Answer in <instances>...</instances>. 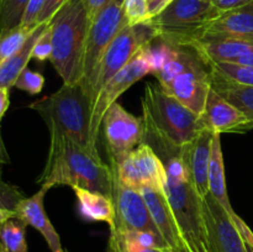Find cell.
Instances as JSON below:
<instances>
[{
  "instance_id": "cell-23",
  "label": "cell",
  "mask_w": 253,
  "mask_h": 252,
  "mask_svg": "<svg viewBox=\"0 0 253 252\" xmlns=\"http://www.w3.org/2000/svg\"><path fill=\"white\" fill-rule=\"evenodd\" d=\"M212 74V73H211ZM211 86L227 101L253 120V86L240 85L212 74Z\"/></svg>"
},
{
  "instance_id": "cell-19",
  "label": "cell",
  "mask_w": 253,
  "mask_h": 252,
  "mask_svg": "<svg viewBox=\"0 0 253 252\" xmlns=\"http://www.w3.org/2000/svg\"><path fill=\"white\" fill-rule=\"evenodd\" d=\"M197 35L253 37V0L239 7L221 12Z\"/></svg>"
},
{
  "instance_id": "cell-32",
  "label": "cell",
  "mask_w": 253,
  "mask_h": 252,
  "mask_svg": "<svg viewBox=\"0 0 253 252\" xmlns=\"http://www.w3.org/2000/svg\"><path fill=\"white\" fill-rule=\"evenodd\" d=\"M22 198L24 197L16 188L2 182L0 177V209H10L15 211V207Z\"/></svg>"
},
{
  "instance_id": "cell-4",
  "label": "cell",
  "mask_w": 253,
  "mask_h": 252,
  "mask_svg": "<svg viewBox=\"0 0 253 252\" xmlns=\"http://www.w3.org/2000/svg\"><path fill=\"white\" fill-rule=\"evenodd\" d=\"M52 35V66L63 83H81L89 31L88 12L82 0H69L48 22Z\"/></svg>"
},
{
  "instance_id": "cell-1",
  "label": "cell",
  "mask_w": 253,
  "mask_h": 252,
  "mask_svg": "<svg viewBox=\"0 0 253 252\" xmlns=\"http://www.w3.org/2000/svg\"><path fill=\"white\" fill-rule=\"evenodd\" d=\"M39 182L51 189L57 185L113 194L114 174L99 151L89 150L68 137L51 140L47 162Z\"/></svg>"
},
{
  "instance_id": "cell-6",
  "label": "cell",
  "mask_w": 253,
  "mask_h": 252,
  "mask_svg": "<svg viewBox=\"0 0 253 252\" xmlns=\"http://www.w3.org/2000/svg\"><path fill=\"white\" fill-rule=\"evenodd\" d=\"M125 26L127 21L124 14V0H110L89 25L81 84L93 104L99 64L109 44Z\"/></svg>"
},
{
  "instance_id": "cell-7",
  "label": "cell",
  "mask_w": 253,
  "mask_h": 252,
  "mask_svg": "<svg viewBox=\"0 0 253 252\" xmlns=\"http://www.w3.org/2000/svg\"><path fill=\"white\" fill-rule=\"evenodd\" d=\"M220 14L210 0H173L147 22L160 35L184 37L199 34Z\"/></svg>"
},
{
  "instance_id": "cell-16",
  "label": "cell",
  "mask_w": 253,
  "mask_h": 252,
  "mask_svg": "<svg viewBox=\"0 0 253 252\" xmlns=\"http://www.w3.org/2000/svg\"><path fill=\"white\" fill-rule=\"evenodd\" d=\"M199 120L202 128L220 135L224 132H246L253 128V120L222 98L212 86Z\"/></svg>"
},
{
  "instance_id": "cell-33",
  "label": "cell",
  "mask_w": 253,
  "mask_h": 252,
  "mask_svg": "<svg viewBox=\"0 0 253 252\" xmlns=\"http://www.w3.org/2000/svg\"><path fill=\"white\" fill-rule=\"evenodd\" d=\"M44 4H46V0H30L29 5L26 7V11H25L24 19H22V24L24 26L32 27L36 26L37 20H39L40 14L43 10Z\"/></svg>"
},
{
  "instance_id": "cell-34",
  "label": "cell",
  "mask_w": 253,
  "mask_h": 252,
  "mask_svg": "<svg viewBox=\"0 0 253 252\" xmlns=\"http://www.w3.org/2000/svg\"><path fill=\"white\" fill-rule=\"evenodd\" d=\"M67 1H69V0H46V4H44L42 12L40 14L37 24H47V22L51 21V19L54 16V14H56Z\"/></svg>"
},
{
  "instance_id": "cell-17",
  "label": "cell",
  "mask_w": 253,
  "mask_h": 252,
  "mask_svg": "<svg viewBox=\"0 0 253 252\" xmlns=\"http://www.w3.org/2000/svg\"><path fill=\"white\" fill-rule=\"evenodd\" d=\"M153 220L167 244L169 252H190L177 219L163 190L145 188L141 190Z\"/></svg>"
},
{
  "instance_id": "cell-11",
  "label": "cell",
  "mask_w": 253,
  "mask_h": 252,
  "mask_svg": "<svg viewBox=\"0 0 253 252\" xmlns=\"http://www.w3.org/2000/svg\"><path fill=\"white\" fill-rule=\"evenodd\" d=\"M111 199L115 207V220L110 231H146L162 236L141 190L126 187L114 177Z\"/></svg>"
},
{
  "instance_id": "cell-15",
  "label": "cell",
  "mask_w": 253,
  "mask_h": 252,
  "mask_svg": "<svg viewBox=\"0 0 253 252\" xmlns=\"http://www.w3.org/2000/svg\"><path fill=\"white\" fill-rule=\"evenodd\" d=\"M214 132L202 128L190 142L179 150L185 175L202 199L209 193V165Z\"/></svg>"
},
{
  "instance_id": "cell-2",
  "label": "cell",
  "mask_w": 253,
  "mask_h": 252,
  "mask_svg": "<svg viewBox=\"0 0 253 252\" xmlns=\"http://www.w3.org/2000/svg\"><path fill=\"white\" fill-rule=\"evenodd\" d=\"M145 141L152 148H180L202 130L199 115L168 94L160 84L148 83L142 96Z\"/></svg>"
},
{
  "instance_id": "cell-41",
  "label": "cell",
  "mask_w": 253,
  "mask_h": 252,
  "mask_svg": "<svg viewBox=\"0 0 253 252\" xmlns=\"http://www.w3.org/2000/svg\"><path fill=\"white\" fill-rule=\"evenodd\" d=\"M11 217H16V214H15L14 210L0 209V226H1L6 220L11 219Z\"/></svg>"
},
{
  "instance_id": "cell-24",
  "label": "cell",
  "mask_w": 253,
  "mask_h": 252,
  "mask_svg": "<svg viewBox=\"0 0 253 252\" xmlns=\"http://www.w3.org/2000/svg\"><path fill=\"white\" fill-rule=\"evenodd\" d=\"M26 226L27 225L19 217H11L0 226V244L7 252H29Z\"/></svg>"
},
{
  "instance_id": "cell-13",
  "label": "cell",
  "mask_w": 253,
  "mask_h": 252,
  "mask_svg": "<svg viewBox=\"0 0 253 252\" xmlns=\"http://www.w3.org/2000/svg\"><path fill=\"white\" fill-rule=\"evenodd\" d=\"M202 204L210 252H247L241 231L222 205L210 193Z\"/></svg>"
},
{
  "instance_id": "cell-14",
  "label": "cell",
  "mask_w": 253,
  "mask_h": 252,
  "mask_svg": "<svg viewBox=\"0 0 253 252\" xmlns=\"http://www.w3.org/2000/svg\"><path fill=\"white\" fill-rule=\"evenodd\" d=\"M211 79L212 74L209 62L203 59L178 74L162 88L197 115H200L211 89Z\"/></svg>"
},
{
  "instance_id": "cell-40",
  "label": "cell",
  "mask_w": 253,
  "mask_h": 252,
  "mask_svg": "<svg viewBox=\"0 0 253 252\" xmlns=\"http://www.w3.org/2000/svg\"><path fill=\"white\" fill-rule=\"evenodd\" d=\"M7 163H10V157L9 153H7L6 147H5L4 140H2L1 136V127H0V177H1V172L4 166H6Z\"/></svg>"
},
{
  "instance_id": "cell-8",
  "label": "cell",
  "mask_w": 253,
  "mask_h": 252,
  "mask_svg": "<svg viewBox=\"0 0 253 252\" xmlns=\"http://www.w3.org/2000/svg\"><path fill=\"white\" fill-rule=\"evenodd\" d=\"M113 174L121 184L136 190L145 188L165 192L167 170L165 163L147 143H141L119 163H111Z\"/></svg>"
},
{
  "instance_id": "cell-38",
  "label": "cell",
  "mask_w": 253,
  "mask_h": 252,
  "mask_svg": "<svg viewBox=\"0 0 253 252\" xmlns=\"http://www.w3.org/2000/svg\"><path fill=\"white\" fill-rule=\"evenodd\" d=\"M173 0H147L148 7H150V14L151 16H156V15L160 14L165 7H167L168 5L172 2ZM151 17V19H152Z\"/></svg>"
},
{
  "instance_id": "cell-28",
  "label": "cell",
  "mask_w": 253,
  "mask_h": 252,
  "mask_svg": "<svg viewBox=\"0 0 253 252\" xmlns=\"http://www.w3.org/2000/svg\"><path fill=\"white\" fill-rule=\"evenodd\" d=\"M108 252H168L158 247L143 246L123 232L110 231Z\"/></svg>"
},
{
  "instance_id": "cell-10",
  "label": "cell",
  "mask_w": 253,
  "mask_h": 252,
  "mask_svg": "<svg viewBox=\"0 0 253 252\" xmlns=\"http://www.w3.org/2000/svg\"><path fill=\"white\" fill-rule=\"evenodd\" d=\"M101 127L111 163L123 161L145 141L142 119L133 116L118 101L106 110Z\"/></svg>"
},
{
  "instance_id": "cell-35",
  "label": "cell",
  "mask_w": 253,
  "mask_h": 252,
  "mask_svg": "<svg viewBox=\"0 0 253 252\" xmlns=\"http://www.w3.org/2000/svg\"><path fill=\"white\" fill-rule=\"evenodd\" d=\"M82 1H83L86 12H88L89 21L91 22V20L98 15V12L100 11L110 0H82Z\"/></svg>"
},
{
  "instance_id": "cell-20",
  "label": "cell",
  "mask_w": 253,
  "mask_h": 252,
  "mask_svg": "<svg viewBox=\"0 0 253 252\" xmlns=\"http://www.w3.org/2000/svg\"><path fill=\"white\" fill-rule=\"evenodd\" d=\"M209 193L222 205L230 216L236 221L240 219L239 215L232 208L230 202L229 193L226 187V175H225L224 156L221 148V136L220 133H214L211 143V157L209 165Z\"/></svg>"
},
{
  "instance_id": "cell-9",
  "label": "cell",
  "mask_w": 253,
  "mask_h": 252,
  "mask_svg": "<svg viewBox=\"0 0 253 252\" xmlns=\"http://www.w3.org/2000/svg\"><path fill=\"white\" fill-rule=\"evenodd\" d=\"M157 35L158 32L148 22L135 26L127 25L116 35L115 39L106 48L99 64L95 83V98L101 88Z\"/></svg>"
},
{
  "instance_id": "cell-27",
  "label": "cell",
  "mask_w": 253,
  "mask_h": 252,
  "mask_svg": "<svg viewBox=\"0 0 253 252\" xmlns=\"http://www.w3.org/2000/svg\"><path fill=\"white\" fill-rule=\"evenodd\" d=\"M30 0H0V34L22 24Z\"/></svg>"
},
{
  "instance_id": "cell-25",
  "label": "cell",
  "mask_w": 253,
  "mask_h": 252,
  "mask_svg": "<svg viewBox=\"0 0 253 252\" xmlns=\"http://www.w3.org/2000/svg\"><path fill=\"white\" fill-rule=\"evenodd\" d=\"M209 64L214 76L240 85L253 86V67L229 62H209Z\"/></svg>"
},
{
  "instance_id": "cell-5",
  "label": "cell",
  "mask_w": 253,
  "mask_h": 252,
  "mask_svg": "<svg viewBox=\"0 0 253 252\" xmlns=\"http://www.w3.org/2000/svg\"><path fill=\"white\" fill-rule=\"evenodd\" d=\"M179 150L161 158L167 170L166 197L190 252H210L203 215V199L187 179Z\"/></svg>"
},
{
  "instance_id": "cell-36",
  "label": "cell",
  "mask_w": 253,
  "mask_h": 252,
  "mask_svg": "<svg viewBox=\"0 0 253 252\" xmlns=\"http://www.w3.org/2000/svg\"><path fill=\"white\" fill-rule=\"evenodd\" d=\"M236 225L240 229V231H241L242 237H244L245 244H246L247 252H253V231L250 229L249 225H247L242 219L237 220Z\"/></svg>"
},
{
  "instance_id": "cell-42",
  "label": "cell",
  "mask_w": 253,
  "mask_h": 252,
  "mask_svg": "<svg viewBox=\"0 0 253 252\" xmlns=\"http://www.w3.org/2000/svg\"><path fill=\"white\" fill-rule=\"evenodd\" d=\"M0 252H7V251H6V250H5V247H4V246H2V245H1V244H0Z\"/></svg>"
},
{
  "instance_id": "cell-39",
  "label": "cell",
  "mask_w": 253,
  "mask_h": 252,
  "mask_svg": "<svg viewBox=\"0 0 253 252\" xmlns=\"http://www.w3.org/2000/svg\"><path fill=\"white\" fill-rule=\"evenodd\" d=\"M10 105V89L0 88V121Z\"/></svg>"
},
{
  "instance_id": "cell-21",
  "label": "cell",
  "mask_w": 253,
  "mask_h": 252,
  "mask_svg": "<svg viewBox=\"0 0 253 252\" xmlns=\"http://www.w3.org/2000/svg\"><path fill=\"white\" fill-rule=\"evenodd\" d=\"M47 25H48V22L37 25L29 36V39L26 40V42L22 44L21 48L0 64V88L10 89L11 86H14L15 82L19 78L21 72L25 68H27V64H29L30 59L32 58L35 43H36L37 39L41 36L43 30L46 29Z\"/></svg>"
},
{
  "instance_id": "cell-31",
  "label": "cell",
  "mask_w": 253,
  "mask_h": 252,
  "mask_svg": "<svg viewBox=\"0 0 253 252\" xmlns=\"http://www.w3.org/2000/svg\"><path fill=\"white\" fill-rule=\"evenodd\" d=\"M52 54V35L49 25H47L46 29L41 34V36L37 39L35 43L34 51H32V58L39 62H44L51 58Z\"/></svg>"
},
{
  "instance_id": "cell-22",
  "label": "cell",
  "mask_w": 253,
  "mask_h": 252,
  "mask_svg": "<svg viewBox=\"0 0 253 252\" xmlns=\"http://www.w3.org/2000/svg\"><path fill=\"white\" fill-rule=\"evenodd\" d=\"M73 190L78 200L79 211L85 219L91 221H103L109 226H113L115 220V207L111 197L82 188H74Z\"/></svg>"
},
{
  "instance_id": "cell-18",
  "label": "cell",
  "mask_w": 253,
  "mask_h": 252,
  "mask_svg": "<svg viewBox=\"0 0 253 252\" xmlns=\"http://www.w3.org/2000/svg\"><path fill=\"white\" fill-rule=\"evenodd\" d=\"M48 189L47 185H41V189L32 197L22 198L15 207V214L16 217L36 229L43 236L51 252H64L58 232L44 211V195Z\"/></svg>"
},
{
  "instance_id": "cell-3",
  "label": "cell",
  "mask_w": 253,
  "mask_h": 252,
  "mask_svg": "<svg viewBox=\"0 0 253 252\" xmlns=\"http://www.w3.org/2000/svg\"><path fill=\"white\" fill-rule=\"evenodd\" d=\"M48 127L51 140L68 137L89 150L98 151L91 136L93 103L81 83L66 84L51 95L30 104Z\"/></svg>"
},
{
  "instance_id": "cell-37",
  "label": "cell",
  "mask_w": 253,
  "mask_h": 252,
  "mask_svg": "<svg viewBox=\"0 0 253 252\" xmlns=\"http://www.w3.org/2000/svg\"><path fill=\"white\" fill-rule=\"evenodd\" d=\"M217 9L221 12L227 11V10L235 9V7H239L241 5L247 4V2L252 1V0H210Z\"/></svg>"
},
{
  "instance_id": "cell-26",
  "label": "cell",
  "mask_w": 253,
  "mask_h": 252,
  "mask_svg": "<svg viewBox=\"0 0 253 252\" xmlns=\"http://www.w3.org/2000/svg\"><path fill=\"white\" fill-rule=\"evenodd\" d=\"M36 26L27 27L20 25L15 29L0 34V64L21 48Z\"/></svg>"
},
{
  "instance_id": "cell-29",
  "label": "cell",
  "mask_w": 253,
  "mask_h": 252,
  "mask_svg": "<svg viewBox=\"0 0 253 252\" xmlns=\"http://www.w3.org/2000/svg\"><path fill=\"white\" fill-rule=\"evenodd\" d=\"M124 14L130 26L145 24L152 17L147 0H124Z\"/></svg>"
},
{
  "instance_id": "cell-12",
  "label": "cell",
  "mask_w": 253,
  "mask_h": 252,
  "mask_svg": "<svg viewBox=\"0 0 253 252\" xmlns=\"http://www.w3.org/2000/svg\"><path fill=\"white\" fill-rule=\"evenodd\" d=\"M146 74H152V66L146 57L142 47L136 56L101 88L91 109V136L95 142H98L101 121L106 110L118 101L121 94L125 93L131 85L142 79Z\"/></svg>"
},
{
  "instance_id": "cell-30",
  "label": "cell",
  "mask_w": 253,
  "mask_h": 252,
  "mask_svg": "<svg viewBox=\"0 0 253 252\" xmlns=\"http://www.w3.org/2000/svg\"><path fill=\"white\" fill-rule=\"evenodd\" d=\"M44 85V77L39 72L31 71L29 68H25L19 76V78L15 82V88L24 90L31 95H37L41 93Z\"/></svg>"
}]
</instances>
